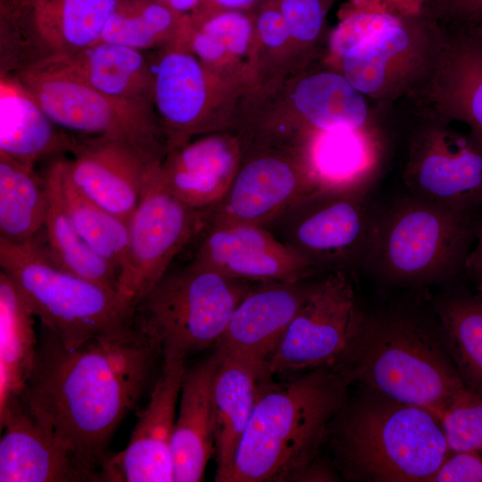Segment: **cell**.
<instances>
[{"mask_svg": "<svg viewBox=\"0 0 482 482\" xmlns=\"http://www.w3.org/2000/svg\"><path fill=\"white\" fill-rule=\"evenodd\" d=\"M330 434L337 465L353 480L428 482L450 453L432 411L367 386L346 400Z\"/></svg>", "mask_w": 482, "mask_h": 482, "instance_id": "obj_5", "label": "cell"}, {"mask_svg": "<svg viewBox=\"0 0 482 482\" xmlns=\"http://www.w3.org/2000/svg\"><path fill=\"white\" fill-rule=\"evenodd\" d=\"M120 0H30L32 29L47 54H71L101 40Z\"/></svg>", "mask_w": 482, "mask_h": 482, "instance_id": "obj_31", "label": "cell"}, {"mask_svg": "<svg viewBox=\"0 0 482 482\" xmlns=\"http://www.w3.org/2000/svg\"><path fill=\"white\" fill-rule=\"evenodd\" d=\"M311 285L306 279L258 283L237 304L217 347L267 365Z\"/></svg>", "mask_w": 482, "mask_h": 482, "instance_id": "obj_23", "label": "cell"}, {"mask_svg": "<svg viewBox=\"0 0 482 482\" xmlns=\"http://www.w3.org/2000/svg\"><path fill=\"white\" fill-rule=\"evenodd\" d=\"M447 37L430 0H347L322 62L374 104H429Z\"/></svg>", "mask_w": 482, "mask_h": 482, "instance_id": "obj_2", "label": "cell"}, {"mask_svg": "<svg viewBox=\"0 0 482 482\" xmlns=\"http://www.w3.org/2000/svg\"><path fill=\"white\" fill-rule=\"evenodd\" d=\"M430 301L465 386L482 396V289L445 291Z\"/></svg>", "mask_w": 482, "mask_h": 482, "instance_id": "obj_33", "label": "cell"}, {"mask_svg": "<svg viewBox=\"0 0 482 482\" xmlns=\"http://www.w3.org/2000/svg\"><path fill=\"white\" fill-rule=\"evenodd\" d=\"M364 320L351 275H321L312 282L269 359V375L289 378L320 368L345 370L359 344Z\"/></svg>", "mask_w": 482, "mask_h": 482, "instance_id": "obj_13", "label": "cell"}, {"mask_svg": "<svg viewBox=\"0 0 482 482\" xmlns=\"http://www.w3.org/2000/svg\"><path fill=\"white\" fill-rule=\"evenodd\" d=\"M430 7L447 29H466L482 23V0H430Z\"/></svg>", "mask_w": 482, "mask_h": 482, "instance_id": "obj_39", "label": "cell"}, {"mask_svg": "<svg viewBox=\"0 0 482 482\" xmlns=\"http://www.w3.org/2000/svg\"><path fill=\"white\" fill-rule=\"evenodd\" d=\"M220 350L212 383L215 481L226 482L261 389L271 377L266 363Z\"/></svg>", "mask_w": 482, "mask_h": 482, "instance_id": "obj_25", "label": "cell"}, {"mask_svg": "<svg viewBox=\"0 0 482 482\" xmlns=\"http://www.w3.org/2000/svg\"><path fill=\"white\" fill-rule=\"evenodd\" d=\"M477 27H478L482 30V23Z\"/></svg>", "mask_w": 482, "mask_h": 482, "instance_id": "obj_45", "label": "cell"}, {"mask_svg": "<svg viewBox=\"0 0 482 482\" xmlns=\"http://www.w3.org/2000/svg\"><path fill=\"white\" fill-rule=\"evenodd\" d=\"M345 372L394 400L445 410L469 389L447 348L431 301L365 312L359 344Z\"/></svg>", "mask_w": 482, "mask_h": 482, "instance_id": "obj_4", "label": "cell"}, {"mask_svg": "<svg viewBox=\"0 0 482 482\" xmlns=\"http://www.w3.org/2000/svg\"><path fill=\"white\" fill-rule=\"evenodd\" d=\"M440 420L450 452L482 453V396L468 390L445 410L435 414Z\"/></svg>", "mask_w": 482, "mask_h": 482, "instance_id": "obj_38", "label": "cell"}, {"mask_svg": "<svg viewBox=\"0 0 482 482\" xmlns=\"http://www.w3.org/2000/svg\"><path fill=\"white\" fill-rule=\"evenodd\" d=\"M62 166L70 180L94 202L129 221L154 162L131 146L105 137L76 141Z\"/></svg>", "mask_w": 482, "mask_h": 482, "instance_id": "obj_20", "label": "cell"}, {"mask_svg": "<svg viewBox=\"0 0 482 482\" xmlns=\"http://www.w3.org/2000/svg\"><path fill=\"white\" fill-rule=\"evenodd\" d=\"M181 15H190L201 5L203 0H157Z\"/></svg>", "mask_w": 482, "mask_h": 482, "instance_id": "obj_44", "label": "cell"}, {"mask_svg": "<svg viewBox=\"0 0 482 482\" xmlns=\"http://www.w3.org/2000/svg\"><path fill=\"white\" fill-rule=\"evenodd\" d=\"M187 357L162 352L161 370L140 412L126 447L109 454L100 470V481H174L172 436Z\"/></svg>", "mask_w": 482, "mask_h": 482, "instance_id": "obj_16", "label": "cell"}, {"mask_svg": "<svg viewBox=\"0 0 482 482\" xmlns=\"http://www.w3.org/2000/svg\"><path fill=\"white\" fill-rule=\"evenodd\" d=\"M253 287L190 262L168 270L137 303L132 320L160 342L162 352L187 357L219 343Z\"/></svg>", "mask_w": 482, "mask_h": 482, "instance_id": "obj_10", "label": "cell"}, {"mask_svg": "<svg viewBox=\"0 0 482 482\" xmlns=\"http://www.w3.org/2000/svg\"><path fill=\"white\" fill-rule=\"evenodd\" d=\"M58 128L16 74H1L0 153L34 167L48 155L71 152L76 140Z\"/></svg>", "mask_w": 482, "mask_h": 482, "instance_id": "obj_27", "label": "cell"}, {"mask_svg": "<svg viewBox=\"0 0 482 482\" xmlns=\"http://www.w3.org/2000/svg\"><path fill=\"white\" fill-rule=\"evenodd\" d=\"M464 276L474 284L475 288L482 289V216L474 245L465 265Z\"/></svg>", "mask_w": 482, "mask_h": 482, "instance_id": "obj_41", "label": "cell"}, {"mask_svg": "<svg viewBox=\"0 0 482 482\" xmlns=\"http://www.w3.org/2000/svg\"><path fill=\"white\" fill-rule=\"evenodd\" d=\"M447 31L445 60L430 104L482 141V30Z\"/></svg>", "mask_w": 482, "mask_h": 482, "instance_id": "obj_28", "label": "cell"}, {"mask_svg": "<svg viewBox=\"0 0 482 482\" xmlns=\"http://www.w3.org/2000/svg\"><path fill=\"white\" fill-rule=\"evenodd\" d=\"M59 160L65 207L74 227L87 245L112 264L119 274L128 247V222L77 188L65 174L62 158Z\"/></svg>", "mask_w": 482, "mask_h": 482, "instance_id": "obj_36", "label": "cell"}, {"mask_svg": "<svg viewBox=\"0 0 482 482\" xmlns=\"http://www.w3.org/2000/svg\"><path fill=\"white\" fill-rule=\"evenodd\" d=\"M151 67L152 104L168 151L236 124L242 91L206 68L184 42L161 49Z\"/></svg>", "mask_w": 482, "mask_h": 482, "instance_id": "obj_15", "label": "cell"}, {"mask_svg": "<svg viewBox=\"0 0 482 482\" xmlns=\"http://www.w3.org/2000/svg\"><path fill=\"white\" fill-rule=\"evenodd\" d=\"M264 0H203V3L221 9L253 12Z\"/></svg>", "mask_w": 482, "mask_h": 482, "instance_id": "obj_43", "label": "cell"}, {"mask_svg": "<svg viewBox=\"0 0 482 482\" xmlns=\"http://www.w3.org/2000/svg\"><path fill=\"white\" fill-rule=\"evenodd\" d=\"M241 154L237 134L220 131L202 135L167 152L160 164L161 178L184 204L205 211L229 190Z\"/></svg>", "mask_w": 482, "mask_h": 482, "instance_id": "obj_21", "label": "cell"}, {"mask_svg": "<svg viewBox=\"0 0 482 482\" xmlns=\"http://www.w3.org/2000/svg\"><path fill=\"white\" fill-rule=\"evenodd\" d=\"M289 129L299 137L339 130H390L389 105L374 104L322 60L294 77Z\"/></svg>", "mask_w": 482, "mask_h": 482, "instance_id": "obj_17", "label": "cell"}, {"mask_svg": "<svg viewBox=\"0 0 482 482\" xmlns=\"http://www.w3.org/2000/svg\"><path fill=\"white\" fill-rule=\"evenodd\" d=\"M282 13L301 71L324 57L330 29L327 13L333 0H274Z\"/></svg>", "mask_w": 482, "mask_h": 482, "instance_id": "obj_37", "label": "cell"}, {"mask_svg": "<svg viewBox=\"0 0 482 482\" xmlns=\"http://www.w3.org/2000/svg\"><path fill=\"white\" fill-rule=\"evenodd\" d=\"M428 482H482V453L450 452Z\"/></svg>", "mask_w": 482, "mask_h": 482, "instance_id": "obj_40", "label": "cell"}, {"mask_svg": "<svg viewBox=\"0 0 482 482\" xmlns=\"http://www.w3.org/2000/svg\"><path fill=\"white\" fill-rule=\"evenodd\" d=\"M14 74L60 129L120 141L154 162L166 155V137L153 104L96 90L61 54L45 55Z\"/></svg>", "mask_w": 482, "mask_h": 482, "instance_id": "obj_9", "label": "cell"}, {"mask_svg": "<svg viewBox=\"0 0 482 482\" xmlns=\"http://www.w3.org/2000/svg\"><path fill=\"white\" fill-rule=\"evenodd\" d=\"M96 90L114 98L152 104V67L137 49L100 40L71 54H59Z\"/></svg>", "mask_w": 482, "mask_h": 482, "instance_id": "obj_30", "label": "cell"}, {"mask_svg": "<svg viewBox=\"0 0 482 482\" xmlns=\"http://www.w3.org/2000/svg\"><path fill=\"white\" fill-rule=\"evenodd\" d=\"M45 179L48 203L44 226L37 238L46 253L62 269L116 291L118 270L87 245L68 214L59 159L48 167Z\"/></svg>", "mask_w": 482, "mask_h": 482, "instance_id": "obj_29", "label": "cell"}, {"mask_svg": "<svg viewBox=\"0 0 482 482\" xmlns=\"http://www.w3.org/2000/svg\"><path fill=\"white\" fill-rule=\"evenodd\" d=\"M482 209L463 210L407 191L379 205L362 271L395 287L447 286L464 276Z\"/></svg>", "mask_w": 482, "mask_h": 482, "instance_id": "obj_6", "label": "cell"}, {"mask_svg": "<svg viewBox=\"0 0 482 482\" xmlns=\"http://www.w3.org/2000/svg\"><path fill=\"white\" fill-rule=\"evenodd\" d=\"M0 425L1 482L99 481L37 420L21 395L0 412Z\"/></svg>", "mask_w": 482, "mask_h": 482, "instance_id": "obj_19", "label": "cell"}, {"mask_svg": "<svg viewBox=\"0 0 482 482\" xmlns=\"http://www.w3.org/2000/svg\"><path fill=\"white\" fill-rule=\"evenodd\" d=\"M35 319L16 285L0 270V412L22 394L29 378L38 345Z\"/></svg>", "mask_w": 482, "mask_h": 482, "instance_id": "obj_32", "label": "cell"}, {"mask_svg": "<svg viewBox=\"0 0 482 482\" xmlns=\"http://www.w3.org/2000/svg\"><path fill=\"white\" fill-rule=\"evenodd\" d=\"M391 130L317 132L304 145L320 189L371 192L390 156Z\"/></svg>", "mask_w": 482, "mask_h": 482, "instance_id": "obj_24", "label": "cell"}, {"mask_svg": "<svg viewBox=\"0 0 482 482\" xmlns=\"http://www.w3.org/2000/svg\"><path fill=\"white\" fill-rule=\"evenodd\" d=\"M184 43L228 84L241 91L255 85L256 37L252 12L202 3L187 15Z\"/></svg>", "mask_w": 482, "mask_h": 482, "instance_id": "obj_22", "label": "cell"}, {"mask_svg": "<svg viewBox=\"0 0 482 482\" xmlns=\"http://www.w3.org/2000/svg\"><path fill=\"white\" fill-rule=\"evenodd\" d=\"M191 262L252 283L298 282L316 275L309 262L255 225L206 227Z\"/></svg>", "mask_w": 482, "mask_h": 482, "instance_id": "obj_18", "label": "cell"}, {"mask_svg": "<svg viewBox=\"0 0 482 482\" xmlns=\"http://www.w3.org/2000/svg\"><path fill=\"white\" fill-rule=\"evenodd\" d=\"M187 16L157 0H120L101 40L141 52L164 48L182 40Z\"/></svg>", "mask_w": 482, "mask_h": 482, "instance_id": "obj_35", "label": "cell"}, {"mask_svg": "<svg viewBox=\"0 0 482 482\" xmlns=\"http://www.w3.org/2000/svg\"><path fill=\"white\" fill-rule=\"evenodd\" d=\"M263 384L226 482L297 481L318 459L347 400L344 370L320 368Z\"/></svg>", "mask_w": 482, "mask_h": 482, "instance_id": "obj_3", "label": "cell"}, {"mask_svg": "<svg viewBox=\"0 0 482 482\" xmlns=\"http://www.w3.org/2000/svg\"><path fill=\"white\" fill-rule=\"evenodd\" d=\"M160 164L150 168L128 221V247L118 274V298L132 316L176 256L207 225L205 211L187 205L165 186Z\"/></svg>", "mask_w": 482, "mask_h": 482, "instance_id": "obj_14", "label": "cell"}, {"mask_svg": "<svg viewBox=\"0 0 482 482\" xmlns=\"http://www.w3.org/2000/svg\"><path fill=\"white\" fill-rule=\"evenodd\" d=\"M0 266L45 331L71 348L132 320L116 291L55 264L36 237L24 243L0 237Z\"/></svg>", "mask_w": 482, "mask_h": 482, "instance_id": "obj_7", "label": "cell"}, {"mask_svg": "<svg viewBox=\"0 0 482 482\" xmlns=\"http://www.w3.org/2000/svg\"><path fill=\"white\" fill-rule=\"evenodd\" d=\"M394 139L403 146L402 179L408 193L457 209H482V141L431 104H397Z\"/></svg>", "mask_w": 482, "mask_h": 482, "instance_id": "obj_8", "label": "cell"}, {"mask_svg": "<svg viewBox=\"0 0 482 482\" xmlns=\"http://www.w3.org/2000/svg\"><path fill=\"white\" fill-rule=\"evenodd\" d=\"M240 163L224 196L205 210L206 227L266 226L320 189L304 143L273 134H237Z\"/></svg>", "mask_w": 482, "mask_h": 482, "instance_id": "obj_11", "label": "cell"}, {"mask_svg": "<svg viewBox=\"0 0 482 482\" xmlns=\"http://www.w3.org/2000/svg\"><path fill=\"white\" fill-rule=\"evenodd\" d=\"M162 358L160 342L133 320L71 348L45 332L21 396L100 481L111 438L140 402Z\"/></svg>", "mask_w": 482, "mask_h": 482, "instance_id": "obj_1", "label": "cell"}, {"mask_svg": "<svg viewBox=\"0 0 482 482\" xmlns=\"http://www.w3.org/2000/svg\"><path fill=\"white\" fill-rule=\"evenodd\" d=\"M221 350L186 369L172 436L175 482L204 478L209 459L215 452L212 383Z\"/></svg>", "mask_w": 482, "mask_h": 482, "instance_id": "obj_26", "label": "cell"}, {"mask_svg": "<svg viewBox=\"0 0 482 482\" xmlns=\"http://www.w3.org/2000/svg\"><path fill=\"white\" fill-rule=\"evenodd\" d=\"M334 471L319 458L308 465L299 475L297 481H336Z\"/></svg>", "mask_w": 482, "mask_h": 482, "instance_id": "obj_42", "label": "cell"}, {"mask_svg": "<svg viewBox=\"0 0 482 482\" xmlns=\"http://www.w3.org/2000/svg\"><path fill=\"white\" fill-rule=\"evenodd\" d=\"M378 206L371 192L322 188L263 226L304 258L316 274L362 270Z\"/></svg>", "mask_w": 482, "mask_h": 482, "instance_id": "obj_12", "label": "cell"}, {"mask_svg": "<svg viewBox=\"0 0 482 482\" xmlns=\"http://www.w3.org/2000/svg\"><path fill=\"white\" fill-rule=\"evenodd\" d=\"M47 203L45 177L37 176L33 166L0 153V237L24 243L37 237Z\"/></svg>", "mask_w": 482, "mask_h": 482, "instance_id": "obj_34", "label": "cell"}]
</instances>
